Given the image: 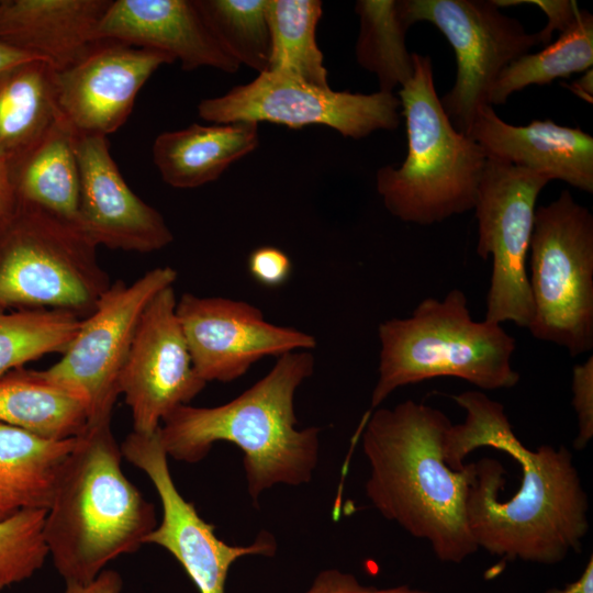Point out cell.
Instances as JSON below:
<instances>
[{
	"label": "cell",
	"instance_id": "1",
	"mask_svg": "<svg viewBox=\"0 0 593 593\" xmlns=\"http://www.w3.org/2000/svg\"><path fill=\"white\" fill-rule=\"evenodd\" d=\"M462 423L448 428L444 458L455 470L474 449L491 447L519 465L521 484L504 499L505 469L493 458L474 462L466 518L478 549L510 560L556 564L581 551L589 532V499L566 446L529 449L515 435L504 406L483 392L454 395Z\"/></svg>",
	"mask_w": 593,
	"mask_h": 593
},
{
	"label": "cell",
	"instance_id": "2",
	"mask_svg": "<svg viewBox=\"0 0 593 593\" xmlns=\"http://www.w3.org/2000/svg\"><path fill=\"white\" fill-rule=\"evenodd\" d=\"M450 419L413 400L369 414L362 450L366 495L388 521L429 544L443 562L460 563L479 549L468 527L466 497L474 462L451 469L444 458Z\"/></svg>",
	"mask_w": 593,
	"mask_h": 593
},
{
	"label": "cell",
	"instance_id": "3",
	"mask_svg": "<svg viewBox=\"0 0 593 593\" xmlns=\"http://www.w3.org/2000/svg\"><path fill=\"white\" fill-rule=\"evenodd\" d=\"M307 350L278 357L272 369L232 401L214 407L181 405L160 424L159 438L168 457L195 463L217 441L243 452L247 490L256 502L276 484L311 481L318 461V427L299 429L294 412L298 388L314 372Z\"/></svg>",
	"mask_w": 593,
	"mask_h": 593
},
{
	"label": "cell",
	"instance_id": "4",
	"mask_svg": "<svg viewBox=\"0 0 593 593\" xmlns=\"http://www.w3.org/2000/svg\"><path fill=\"white\" fill-rule=\"evenodd\" d=\"M122 457L105 419L87 425L64 463L44 538L66 583H90L157 526L153 504L125 477Z\"/></svg>",
	"mask_w": 593,
	"mask_h": 593
},
{
	"label": "cell",
	"instance_id": "5",
	"mask_svg": "<svg viewBox=\"0 0 593 593\" xmlns=\"http://www.w3.org/2000/svg\"><path fill=\"white\" fill-rule=\"evenodd\" d=\"M413 76L398 93L406 123L407 155L399 168H380L376 186L393 216L432 225L474 208L488 156L446 115L430 57L413 53Z\"/></svg>",
	"mask_w": 593,
	"mask_h": 593
},
{
	"label": "cell",
	"instance_id": "6",
	"mask_svg": "<svg viewBox=\"0 0 593 593\" xmlns=\"http://www.w3.org/2000/svg\"><path fill=\"white\" fill-rule=\"evenodd\" d=\"M379 377L371 410L396 389L437 377H455L483 390L507 389L519 374L512 367L515 338L501 324L472 320L466 294L423 300L405 318L380 323Z\"/></svg>",
	"mask_w": 593,
	"mask_h": 593
},
{
	"label": "cell",
	"instance_id": "7",
	"mask_svg": "<svg viewBox=\"0 0 593 593\" xmlns=\"http://www.w3.org/2000/svg\"><path fill=\"white\" fill-rule=\"evenodd\" d=\"M97 248L77 226L16 204L0 220V309L87 316L111 286Z\"/></svg>",
	"mask_w": 593,
	"mask_h": 593
},
{
	"label": "cell",
	"instance_id": "8",
	"mask_svg": "<svg viewBox=\"0 0 593 593\" xmlns=\"http://www.w3.org/2000/svg\"><path fill=\"white\" fill-rule=\"evenodd\" d=\"M533 317L539 340L570 356L593 348V216L568 190L536 208L530 238Z\"/></svg>",
	"mask_w": 593,
	"mask_h": 593
},
{
	"label": "cell",
	"instance_id": "9",
	"mask_svg": "<svg viewBox=\"0 0 593 593\" xmlns=\"http://www.w3.org/2000/svg\"><path fill=\"white\" fill-rule=\"evenodd\" d=\"M404 23L435 25L455 51L452 88L440 99L454 127L470 134L479 110L502 70L540 44L537 33L503 14L493 0H400Z\"/></svg>",
	"mask_w": 593,
	"mask_h": 593
},
{
	"label": "cell",
	"instance_id": "10",
	"mask_svg": "<svg viewBox=\"0 0 593 593\" xmlns=\"http://www.w3.org/2000/svg\"><path fill=\"white\" fill-rule=\"evenodd\" d=\"M177 271L156 267L132 283L116 280L101 295L60 359L45 374L85 406L88 424L112 419L120 377L141 316L149 302L174 286Z\"/></svg>",
	"mask_w": 593,
	"mask_h": 593
},
{
	"label": "cell",
	"instance_id": "11",
	"mask_svg": "<svg viewBox=\"0 0 593 593\" xmlns=\"http://www.w3.org/2000/svg\"><path fill=\"white\" fill-rule=\"evenodd\" d=\"M551 181L547 176L488 158L473 210L478 220L477 254L492 258L485 321L528 327L533 300L527 255L536 201Z\"/></svg>",
	"mask_w": 593,
	"mask_h": 593
},
{
	"label": "cell",
	"instance_id": "12",
	"mask_svg": "<svg viewBox=\"0 0 593 593\" xmlns=\"http://www.w3.org/2000/svg\"><path fill=\"white\" fill-rule=\"evenodd\" d=\"M401 102L393 92L335 91L273 71L223 96L202 100L199 115L215 124L270 122L290 128L324 125L345 137L363 138L400 125Z\"/></svg>",
	"mask_w": 593,
	"mask_h": 593
},
{
	"label": "cell",
	"instance_id": "13",
	"mask_svg": "<svg viewBox=\"0 0 593 593\" xmlns=\"http://www.w3.org/2000/svg\"><path fill=\"white\" fill-rule=\"evenodd\" d=\"M122 455L152 481L160 499L161 522L146 536L144 544H154L169 551L184 569L200 593H225L231 566L246 556H273L275 537L261 532L247 546H232L214 533L192 502L178 491L168 456L159 438V428L152 434L130 433L121 444Z\"/></svg>",
	"mask_w": 593,
	"mask_h": 593
},
{
	"label": "cell",
	"instance_id": "14",
	"mask_svg": "<svg viewBox=\"0 0 593 593\" xmlns=\"http://www.w3.org/2000/svg\"><path fill=\"white\" fill-rule=\"evenodd\" d=\"M176 312L194 369L206 383L234 381L265 357L316 346L314 336L268 322L245 301L184 293Z\"/></svg>",
	"mask_w": 593,
	"mask_h": 593
},
{
	"label": "cell",
	"instance_id": "15",
	"mask_svg": "<svg viewBox=\"0 0 593 593\" xmlns=\"http://www.w3.org/2000/svg\"><path fill=\"white\" fill-rule=\"evenodd\" d=\"M176 305L174 286L149 302L121 372L120 394L131 410L136 433H155L172 411L189 404L206 384L194 369Z\"/></svg>",
	"mask_w": 593,
	"mask_h": 593
},
{
	"label": "cell",
	"instance_id": "16",
	"mask_svg": "<svg viewBox=\"0 0 593 593\" xmlns=\"http://www.w3.org/2000/svg\"><path fill=\"white\" fill-rule=\"evenodd\" d=\"M174 61L159 51L99 41L77 63L57 71L60 115L77 134L107 136L126 122L149 77Z\"/></svg>",
	"mask_w": 593,
	"mask_h": 593
},
{
	"label": "cell",
	"instance_id": "17",
	"mask_svg": "<svg viewBox=\"0 0 593 593\" xmlns=\"http://www.w3.org/2000/svg\"><path fill=\"white\" fill-rule=\"evenodd\" d=\"M80 169L78 227L97 246L147 254L172 243L164 216L125 182L107 136L77 134Z\"/></svg>",
	"mask_w": 593,
	"mask_h": 593
},
{
	"label": "cell",
	"instance_id": "18",
	"mask_svg": "<svg viewBox=\"0 0 593 593\" xmlns=\"http://www.w3.org/2000/svg\"><path fill=\"white\" fill-rule=\"evenodd\" d=\"M97 40L163 52L186 70L212 67L234 74L240 67L212 32L197 0L111 1Z\"/></svg>",
	"mask_w": 593,
	"mask_h": 593
},
{
	"label": "cell",
	"instance_id": "19",
	"mask_svg": "<svg viewBox=\"0 0 593 593\" xmlns=\"http://www.w3.org/2000/svg\"><path fill=\"white\" fill-rule=\"evenodd\" d=\"M469 136L488 158L593 192V137L579 127L562 126L551 120L513 125L486 104L479 110Z\"/></svg>",
	"mask_w": 593,
	"mask_h": 593
},
{
	"label": "cell",
	"instance_id": "20",
	"mask_svg": "<svg viewBox=\"0 0 593 593\" xmlns=\"http://www.w3.org/2000/svg\"><path fill=\"white\" fill-rule=\"evenodd\" d=\"M111 0H0V43L49 63L57 71L99 42Z\"/></svg>",
	"mask_w": 593,
	"mask_h": 593
},
{
	"label": "cell",
	"instance_id": "21",
	"mask_svg": "<svg viewBox=\"0 0 593 593\" xmlns=\"http://www.w3.org/2000/svg\"><path fill=\"white\" fill-rule=\"evenodd\" d=\"M258 144V123H193L160 133L153 144V160L167 184L193 189L216 180Z\"/></svg>",
	"mask_w": 593,
	"mask_h": 593
},
{
	"label": "cell",
	"instance_id": "22",
	"mask_svg": "<svg viewBox=\"0 0 593 593\" xmlns=\"http://www.w3.org/2000/svg\"><path fill=\"white\" fill-rule=\"evenodd\" d=\"M75 137L76 132L60 115L9 171L16 204L78 227L81 180Z\"/></svg>",
	"mask_w": 593,
	"mask_h": 593
},
{
	"label": "cell",
	"instance_id": "23",
	"mask_svg": "<svg viewBox=\"0 0 593 593\" xmlns=\"http://www.w3.org/2000/svg\"><path fill=\"white\" fill-rule=\"evenodd\" d=\"M77 437L55 440L0 423V521L48 510Z\"/></svg>",
	"mask_w": 593,
	"mask_h": 593
},
{
	"label": "cell",
	"instance_id": "24",
	"mask_svg": "<svg viewBox=\"0 0 593 593\" xmlns=\"http://www.w3.org/2000/svg\"><path fill=\"white\" fill-rule=\"evenodd\" d=\"M60 116L57 70L43 59L0 71V159L10 166Z\"/></svg>",
	"mask_w": 593,
	"mask_h": 593
},
{
	"label": "cell",
	"instance_id": "25",
	"mask_svg": "<svg viewBox=\"0 0 593 593\" xmlns=\"http://www.w3.org/2000/svg\"><path fill=\"white\" fill-rule=\"evenodd\" d=\"M0 423L61 440L79 436L88 416L83 404L44 370L21 367L0 376Z\"/></svg>",
	"mask_w": 593,
	"mask_h": 593
},
{
	"label": "cell",
	"instance_id": "26",
	"mask_svg": "<svg viewBox=\"0 0 593 593\" xmlns=\"http://www.w3.org/2000/svg\"><path fill=\"white\" fill-rule=\"evenodd\" d=\"M323 15L318 0H268L270 56L267 71L328 87L324 56L316 42Z\"/></svg>",
	"mask_w": 593,
	"mask_h": 593
},
{
	"label": "cell",
	"instance_id": "27",
	"mask_svg": "<svg viewBox=\"0 0 593 593\" xmlns=\"http://www.w3.org/2000/svg\"><path fill=\"white\" fill-rule=\"evenodd\" d=\"M592 64L593 15L581 9L577 21L555 42L535 54L521 56L502 70L489 92L488 104H504L516 91L586 71Z\"/></svg>",
	"mask_w": 593,
	"mask_h": 593
},
{
	"label": "cell",
	"instance_id": "28",
	"mask_svg": "<svg viewBox=\"0 0 593 593\" xmlns=\"http://www.w3.org/2000/svg\"><path fill=\"white\" fill-rule=\"evenodd\" d=\"M359 16L356 59L363 69L374 74L379 91L393 92L413 76V53L407 51L404 23L399 1L359 0L355 5Z\"/></svg>",
	"mask_w": 593,
	"mask_h": 593
},
{
	"label": "cell",
	"instance_id": "29",
	"mask_svg": "<svg viewBox=\"0 0 593 593\" xmlns=\"http://www.w3.org/2000/svg\"><path fill=\"white\" fill-rule=\"evenodd\" d=\"M82 318L59 310L0 309V376L44 355L63 354Z\"/></svg>",
	"mask_w": 593,
	"mask_h": 593
},
{
	"label": "cell",
	"instance_id": "30",
	"mask_svg": "<svg viewBox=\"0 0 593 593\" xmlns=\"http://www.w3.org/2000/svg\"><path fill=\"white\" fill-rule=\"evenodd\" d=\"M212 32L224 49L242 66L267 71L270 34L268 0H197Z\"/></svg>",
	"mask_w": 593,
	"mask_h": 593
},
{
	"label": "cell",
	"instance_id": "31",
	"mask_svg": "<svg viewBox=\"0 0 593 593\" xmlns=\"http://www.w3.org/2000/svg\"><path fill=\"white\" fill-rule=\"evenodd\" d=\"M47 510H24L0 521V590L31 578L48 556Z\"/></svg>",
	"mask_w": 593,
	"mask_h": 593
},
{
	"label": "cell",
	"instance_id": "32",
	"mask_svg": "<svg viewBox=\"0 0 593 593\" xmlns=\"http://www.w3.org/2000/svg\"><path fill=\"white\" fill-rule=\"evenodd\" d=\"M572 405L578 419V434L573 441L577 450L584 449L593 438V357L575 365L571 380Z\"/></svg>",
	"mask_w": 593,
	"mask_h": 593
},
{
	"label": "cell",
	"instance_id": "33",
	"mask_svg": "<svg viewBox=\"0 0 593 593\" xmlns=\"http://www.w3.org/2000/svg\"><path fill=\"white\" fill-rule=\"evenodd\" d=\"M248 271L253 279L264 287L278 288L290 278L292 264L283 250L272 246H262L250 253Z\"/></svg>",
	"mask_w": 593,
	"mask_h": 593
},
{
	"label": "cell",
	"instance_id": "34",
	"mask_svg": "<svg viewBox=\"0 0 593 593\" xmlns=\"http://www.w3.org/2000/svg\"><path fill=\"white\" fill-rule=\"evenodd\" d=\"M306 593H433L425 590L400 585L377 588L361 584L357 578L337 569L321 571Z\"/></svg>",
	"mask_w": 593,
	"mask_h": 593
},
{
	"label": "cell",
	"instance_id": "35",
	"mask_svg": "<svg viewBox=\"0 0 593 593\" xmlns=\"http://www.w3.org/2000/svg\"><path fill=\"white\" fill-rule=\"evenodd\" d=\"M540 8L548 18L546 26L538 32L540 44L551 42L553 31L560 33L568 30L578 19L581 9L575 1L570 0H523Z\"/></svg>",
	"mask_w": 593,
	"mask_h": 593
},
{
	"label": "cell",
	"instance_id": "36",
	"mask_svg": "<svg viewBox=\"0 0 593 593\" xmlns=\"http://www.w3.org/2000/svg\"><path fill=\"white\" fill-rule=\"evenodd\" d=\"M121 590V575L114 570H102L88 584L66 583L64 593H120Z\"/></svg>",
	"mask_w": 593,
	"mask_h": 593
},
{
	"label": "cell",
	"instance_id": "37",
	"mask_svg": "<svg viewBox=\"0 0 593 593\" xmlns=\"http://www.w3.org/2000/svg\"><path fill=\"white\" fill-rule=\"evenodd\" d=\"M15 205L9 166L0 159V220L9 215Z\"/></svg>",
	"mask_w": 593,
	"mask_h": 593
},
{
	"label": "cell",
	"instance_id": "38",
	"mask_svg": "<svg viewBox=\"0 0 593 593\" xmlns=\"http://www.w3.org/2000/svg\"><path fill=\"white\" fill-rule=\"evenodd\" d=\"M544 593H593V556H590L581 575L563 588H551Z\"/></svg>",
	"mask_w": 593,
	"mask_h": 593
},
{
	"label": "cell",
	"instance_id": "39",
	"mask_svg": "<svg viewBox=\"0 0 593 593\" xmlns=\"http://www.w3.org/2000/svg\"><path fill=\"white\" fill-rule=\"evenodd\" d=\"M31 59L40 58L0 43V71Z\"/></svg>",
	"mask_w": 593,
	"mask_h": 593
},
{
	"label": "cell",
	"instance_id": "40",
	"mask_svg": "<svg viewBox=\"0 0 593 593\" xmlns=\"http://www.w3.org/2000/svg\"><path fill=\"white\" fill-rule=\"evenodd\" d=\"M570 89L583 100L592 103V100H593L592 68L588 69L583 76H581L579 79L573 81L570 86Z\"/></svg>",
	"mask_w": 593,
	"mask_h": 593
}]
</instances>
